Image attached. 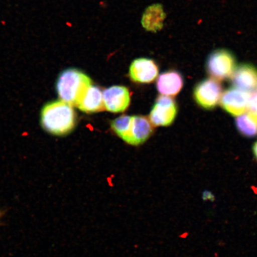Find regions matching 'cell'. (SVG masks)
<instances>
[{"label": "cell", "instance_id": "1", "mask_svg": "<svg viewBox=\"0 0 257 257\" xmlns=\"http://www.w3.org/2000/svg\"><path fill=\"white\" fill-rule=\"evenodd\" d=\"M76 113L73 106L63 101L51 102L41 111V122L45 130L56 136H64L76 125Z\"/></svg>", "mask_w": 257, "mask_h": 257}, {"label": "cell", "instance_id": "2", "mask_svg": "<svg viewBox=\"0 0 257 257\" xmlns=\"http://www.w3.org/2000/svg\"><path fill=\"white\" fill-rule=\"evenodd\" d=\"M92 83L91 78L85 73L77 69H67L61 73L57 79V94L61 100L73 107H78Z\"/></svg>", "mask_w": 257, "mask_h": 257}, {"label": "cell", "instance_id": "3", "mask_svg": "<svg viewBox=\"0 0 257 257\" xmlns=\"http://www.w3.org/2000/svg\"><path fill=\"white\" fill-rule=\"evenodd\" d=\"M207 69L212 78L218 80L229 78L236 69V60L229 51L220 49L213 51L207 60Z\"/></svg>", "mask_w": 257, "mask_h": 257}, {"label": "cell", "instance_id": "4", "mask_svg": "<svg viewBox=\"0 0 257 257\" xmlns=\"http://www.w3.org/2000/svg\"><path fill=\"white\" fill-rule=\"evenodd\" d=\"M177 105L169 96L160 95L151 111L150 120L155 126H168L175 120Z\"/></svg>", "mask_w": 257, "mask_h": 257}, {"label": "cell", "instance_id": "5", "mask_svg": "<svg viewBox=\"0 0 257 257\" xmlns=\"http://www.w3.org/2000/svg\"><path fill=\"white\" fill-rule=\"evenodd\" d=\"M222 88L214 79H208L199 83L194 90L196 101L201 107L212 109L216 107L221 97Z\"/></svg>", "mask_w": 257, "mask_h": 257}, {"label": "cell", "instance_id": "6", "mask_svg": "<svg viewBox=\"0 0 257 257\" xmlns=\"http://www.w3.org/2000/svg\"><path fill=\"white\" fill-rule=\"evenodd\" d=\"M130 78L133 81L141 83L153 82L159 75V67L154 60L147 58H140L131 64Z\"/></svg>", "mask_w": 257, "mask_h": 257}, {"label": "cell", "instance_id": "7", "mask_svg": "<svg viewBox=\"0 0 257 257\" xmlns=\"http://www.w3.org/2000/svg\"><path fill=\"white\" fill-rule=\"evenodd\" d=\"M250 96V93L239 89H227L221 96V105L230 114L238 116L248 109Z\"/></svg>", "mask_w": 257, "mask_h": 257}, {"label": "cell", "instance_id": "8", "mask_svg": "<svg viewBox=\"0 0 257 257\" xmlns=\"http://www.w3.org/2000/svg\"><path fill=\"white\" fill-rule=\"evenodd\" d=\"M103 99L105 110L112 112H123L130 104V92L125 86H112L104 90Z\"/></svg>", "mask_w": 257, "mask_h": 257}, {"label": "cell", "instance_id": "9", "mask_svg": "<svg viewBox=\"0 0 257 257\" xmlns=\"http://www.w3.org/2000/svg\"><path fill=\"white\" fill-rule=\"evenodd\" d=\"M232 82L234 87L242 91H253L257 88V69L251 64H241L234 70Z\"/></svg>", "mask_w": 257, "mask_h": 257}, {"label": "cell", "instance_id": "10", "mask_svg": "<svg viewBox=\"0 0 257 257\" xmlns=\"http://www.w3.org/2000/svg\"><path fill=\"white\" fill-rule=\"evenodd\" d=\"M152 122L142 115L133 116L130 136L127 144L133 146H138L146 142L153 133Z\"/></svg>", "mask_w": 257, "mask_h": 257}, {"label": "cell", "instance_id": "11", "mask_svg": "<svg viewBox=\"0 0 257 257\" xmlns=\"http://www.w3.org/2000/svg\"><path fill=\"white\" fill-rule=\"evenodd\" d=\"M183 85L184 79L181 74L174 70L164 72L157 79V90L163 95H176L181 91Z\"/></svg>", "mask_w": 257, "mask_h": 257}, {"label": "cell", "instance_id": "12", "mask_svg": "<svg viewBox=\"0 0 257 257\" xmlns=\"http://www.w3.org/2000/svg\"><path fill=\"white\" fill-rule=\"evenodd\" d=\"M77 107L88 114L105 110L103 92L97 86L92 85L86 91Z\"/></svg>", "mask_w": 257, "mask_h": 257}, {"label": "cell", "instance_id": "13", "mask_svg": "<svg viewBox=\"0 0 257 257\" xmlns=\"http://www.w3.org/2000/svg\"><path fill=\"white\" fill-rule=\"evenodd\" d=\"M165 18L163 6L154 4L150 6L144 12L141 24L146 31L157 32L163 28Z\"/></svg>", "mask_w": 257, "mask_h": 257}, {"label": "cell", "instance_id": "14", "mask_svg": "<svg viewBox=\"0 0 257 257\" xmlns=\"http://www.w3.org/2000/svg\"><path fill=\"white\" fill-rule=\"evenodd\" d=\"M236 124L240 133L247 137L257 136V116L251 112H245L238 115Z\"/></svg>", "mask_w": 257, "mask_h": 257}, {"label": "cell", "instance_id": "15", "mask_svg": "<svg viewBox=\"0 0 257 257\" xmlns=\"http://www.w3.org/2000/svg\"><path fill=\"white\" fill-rule=\"evenodd\" d=\"M133 116L123 115L111 122V127L118 137L127 143L130 136Z\"/></svg>", "mask_w": 257, "mask_h": 257}, {"label": "cell", "instance_id": "16", "mask_svg": "<svg viewBox=\"0 0 257 257\" xmlns=\"http://www.w3.org/2000/svg\"><path fill=\"white\" fill-rule=\"evenodd\" d=\"M248 109L250 112L257 116V92L250 94Z\"/></svg>", "mask_w": 257, "mask_h": 257}, {"label": "cell", "instance_id": "17", "mask_svg": "<svg viewBox=\"0 0 257 257\" xmlns=\"http://www.w3.org/2000/svg\"><path fill=\"white\" fill-rule=\"evenodd\" d=\"M253 153H254L256 158L257 159V142L254 144L253 147Z\"/></svg>", "mask_w": 257, "mask_h": 257}, {"label": "cell", "instance_id": "18", "mask_svg": "<svg viewBox=\"0 0 257 257\" xmlns=\"http://www.w3.org/2000/svg\"><path fill=\"white\" fill-rule=\"evenodd\" d=\"M0 216H1V214H0Z\"/></svg>", "mask_w": 257, "mask_h": 257}]
</instances>
